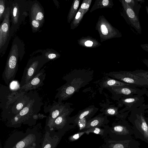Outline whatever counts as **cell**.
<instances>
[{
	"label": "cell",
	"mask_w": 148,
	"mask_h": 148,
	"mask_svg": "<svg viewBox=\"0 0 148 148\" xmlns=\"http://www.w3.org/2000/svg\"><path fill=\"white\" fill-rule=\"evenodd\" d=\"M19 48L18 44L14 41L2 74V79L7 85L13 81L18 69V58H21Z\"/></svg>",
	"instance_id": "obj_1"
},
{
	"label": "cell",
	"mask_w": 148,
	"mask_h": 148,
	"mask_svg": "<svg viewBox=\"0 0 148 148\" xmlns=\"http://www.w3.org/2000/svg\"><path fill=\"white\" fill-rule=\"evenodd\" d=\"M48 61L49 60L45 56L36 57L29 60L24 70L20 87L28 83L37 75L44 64Z\"/></svg>",
	"instance_id": "obj_2"
},
{
	"label": "cell",
	"mask_w": 148,
	"mask_h": 148,
	"mask_svg": "<svg viewBox=\"0 0 148 148\" xmlns=\"http://www.w3.org/2000/svg\"><path fill=\"white\" fill-rule=\"evenodd\" d=\"M114 79L136 87L148 88V81L134 74L132 71H120L111 73Z\"/></svg>",
	"instance_id": "obj_3"
},
{
	"label": "cell",
	"mask_w": 148,
	"mask_h": 148,
	"mask_svg": "<svg viewBox=\"0 0 148 148\" xmlns=\"http://www.w3.org/2000/svg\"><path fill=\"white\" fill-rule=\"evenodd\" d=\"M11 10L10 7L6 8L3 19L0 27V52L7 43L9 35L10 28V16Z\"/></svg>",
	"instance_id": "obj_4"
},
{
	"label": "cell",
	"mask_w": 148,
	"mask_h": 148,
	"mask_svg": "<svg viewBox=\"0 0 148 148\" xmlns=\"http://www.w3.org/2000/svg\"><path fill=\"white\" fill-rule=\"evenodd\" d=\"M112 91L117 95L118 99L133 96L136 95H143L147 90L146 88H138L135 86H123L111 88Z\"/></svg>",
	"instance_id": "obj_5"
},
{
	"label": "cell",
	"mask_w": 148,
	"mask_h": 148,
	"mask_svg": "<svg viewBox=\"0 0 148 148\" xmlns=\"http://www.w3.org/2000/svg\"><path fill=\"white\" fill-rule=\"evenodd\" d=\"M143 95H136L133 96L122 98L119 102V106L124 105L125 108L121 111V113L126 111H130L139 107L145 102Z\"/></svg>",
	"instance_id": "obj_6"
},
{
	"label": "cell",
	"mask_w": 148,
	"mask_h": 148,
	"mask_svg": "<svg viewBox=\"0 0 148 148\" xmlns=\"http://www.w3.org/2000/svg\"><path fill=\"white\" fill-rule=\"evenodd\" d=\"M122 3L128 24L131 27L134 28L138 34H141L142 29L138 16L124 0L122 1Z\"/></svg>",
	"instance_id": "obj_7"
},
{
	"label": "cell",
	"mask_w": 148,
	"mask_h": 148,
	"mask_svg": "<svg viewBox=\"0 0 148 148\" xmlns=\"http://www.w3.org/2000/svg\"><path fill=\"white\" fill-rule=\"evenodd\" d=\"M46 75L45 69H41L39 73L28 83L20 88V91L27 92L42 86L44 85L43 81L45 79Z\"/></svg>",
	"instance_id": "obj_8"
},
{
	"label": "cell",
	"mask_w": 148,
	"mask_h": 148,
	"mask_svg": "<svg viewBox=\"0 0 148 148\" xmlns=\"http://www.w3.org/2000/svg\"><path fill=\"white\" fill-rule=\"evenodd\" d=\"M108 122L106 117L102 115L98 116L88 121L85 127L82 130L95 127H105Z\"/></svg>",
	"instance_id": "obj_9"
},
{
	"label": "cell",
	"mask_w": 148,
	"mask_h": 148,
	"mask_svg": "<svg viewBox=\"0 0 148 148\" xmlns=\"http://www.w3.org/2000/svg\"><path fill=\"white\" fill-rule=\"evenodd\" d=\"M49 111L50 115L53 119H56L63 112L68 110L65 105L59 102H55Z\"/></svg>",
	"instance_id": "obj_10"
},
{
	"label": "cell",
	"mask_w": 148,
	"mask_h": 148,
	"mask_svg": "<svg viewBox=\"0 0 148 148\" xmlns=\"http://www.w3.org/2000/svg\"><path fill=\"white\" fill-rule=\"evenodd\" d=\"M31 16L38 21L41 25L44 21V13L39 5L36 3H34L31 8Z\"/></svg>",
	"instance_id": "obj_11"
},
{
	"label": "cell",
	"mask_w": 148,
	"mask_h": 148,
	"mask_svg": "<svg viewBox=\"0 0 148 148\" xmlns=\"http://www.w3.org/2000/svg\"><path fill=\"white\" fill-rule=\"evenodd\" d=\"M109 127V126L107 125L104 127H95L84 130L86 134L88 135L90 133H92L100 135L104 139L108 135Z\"/></svg>",
	"instance_id": "obj_12"
},
{
	"label": "cell",
	"mask_w": 148,
	"mask_h": 148,
	"mask_svg": "<svg viewBox=\"0 0 148 148\" xmlns=\"http://www.w3.org/2000/svg\"><path fill=\"white\" fill-rule=\"evenodd\" d=\"M125 86H135L132 84L126 83L117 80L112 79H107L103 84V86L105 87L112 88Z\"/></svg>",
	"instance_id": "obj_13"
},
{
	"label": "cell",
	"mask_w": 148,
	"mask_h": 148,
	"mask_svg": "<svg viewBox=\"0 0 148 148\" xmlns=\"http://www.w3.org/2000/svg\"><path fill=\"white\" fill-rule=\"evenodd\" d=\"M11 14L12 25L16 26L18 23L20 15L19 7L17 3L13 4Z\"/></svg>",
	"instance_id": "obj_14"
},
{
	"label": "cell",
	"mask_w": 148,
	"mask_h": 148,
	"mask_svg": "<svg viewBox=\"0 0 148 148\" xmlns=\"http://www.w3.org/2000/svg\"><path fill=\"white\" fill-rule=\"evenodd\" d=\"M94 108H87L83 110L80 113L74 120V122L75 124H76L77 122L79 120L84 117H85L87 119L92 114Z\"/></svg>",
	"instance_id": "obj_15"
},
{
	"label": "cell",
	"mask_w": 148,
	"mask_h": 148,
	"mask_svg": "<svg viewBox=\"0 0 148 148\" xmlns=\"http://www.w3.org/2000/svg\"><path fill=\"white\" fill-rule=\"evenodd\" d=\"M69 112L68 110L62 114L55 119L54 121L55 123L57 125L62 126L65 125L67 121L66 117L68 114Z\"/></svg>",
	"instance_id": "obj_16"
},
{
	"label": "cell",
	"mask_w": 148,
	"mask_h": 148,
	"mask_svg": "<svg viewBox=\"0 0 148 148\" xmlns=\"http://www.w3.org/2000/svg\"><path fill=\"white\" fill-rule=\"evenodd\" d=\"M124 1L138 16L139 11L141 6L138 4L137 0H125Z\"/></svg>",
	"instance_id": "obj_17"
},
{
	"label": "cell",
	"mask_w": 148,
	"mask_h": 148,
	"mask_svg": "<svg viewBox=\"0 0 148 148\" xmlns=\"http://www.w3.org/2000/svg\"><path fill=\"white\" fill-rule=\"evenodd\" d=\"M135 75L143 78L148 81V71L142 69H137L132 71Z\"/></svg>",
	"instance_id": "obj_18"
},
{
	"label": "cell",
	"mask_w": 148,
	"mask_h": 148,
	"mask_svg": "<svg viewBox=\"0 0 148 148\" xmlns=\"http://www.w3.org/2000/svg\"><path fill=\"white\" fill-rule=\"evenodd\" d=\"M118 108L115 107H110L107 108L106 111V114L111 116L118 115L120 117H123L125 116L118 114Z\"/></svg>",
	"instance_id": "obj_19"
},
{
	"label": "cell",
	"mask_w": 148,
	"mask_h": 148,
	"mask_svg": "<svg viewBox=\"0 0 148 148\" xmlns=\"http://www.w3.org/2000/svg\"><path fill=\"white\" fill-rule=\"evenodd\" d=\"M31 24L34 31H37L41 26L40 22L32 16H31Z\"/></svg>",
	"instance_id": "obj_20"
},
{
	"label": "cell",
	"mask_w": 148,
	"mask_h": 148,
	"mask_svg": "<svg viewBox=\"0 0 148 148\" xmlns=\"http://www.w3.org/2000/svg\"><path fill=\"white\" fill-rule=\"evenodd\" d=\"M87 121L88 120L85 117L79 119L77 121L76 124L78 125L80 130H82L84 129L86 126Z\"/></svg>",
	"instance_id": "obj_21"
},
{
	"label": "cell",
	"mask_w": 148,
	"mask_h": 148,
	"mask_svg": "<svg viewBox=\"0 0 148 148\" xmlns=\"http://www.w3.org/2000/svg\"><path fill=\"white\" fill-rule=\"evenodd\" d=\"M5 2L4 0H0V20H3L5 8Z\"/></svg>",
	"instance_id": "obj_22"
},
{
	"label": "cell",
	"mask_w": 148,
	"mask_h": 148,
	"mask_svg": "<svg viewBox=\"0 0 148 148\" xmlns=\"http://www.w3.org/2000/svg\"><path fill=\"white\" fill-rule=\"evenodd\" d=\"M84 134H85V130H82L71 136L69 137V139L70 141H74L78 139Z\"/></svg>",
	"instance_id": "obj_23"
},
{
	"label": "cell",
	"mask_w": 148,
	"mask_h": 148,
	"mask_svg": "<svg viewBox=\"0 0 148 148\" xmlns=\"http://www.w3.org/2000/svg\"><path fill=\"white\" fill-rule=\"evenodd\" d=\"M45 57L49 61V60L54 59L57 57V55L54 53L52 52H47L45 54Z\"/></svg>",
	"instance_id": "obj_24"
},
{
	"label": "cell",
	"mask_w": 148,
	"mask_h": 148,
	"mask_svg": "<svg viewBox=\"0 0 148 148\" xmlns=\"http://www.w3.org/2000/svg\"><path fill=\"white\" fill-rule=\"evenodd\" d=\"M101 30L102 34L104 35H106L108 33V31L106 26L102 25L101 26Z\"/></svg>",
	"instance_id": "obj_25"
},
{
	"label": "cell",
	"mask_w": 148,
	"mask_h": 148,
	"mask_svg": "<svg viewBox=\"0 0 148 148\" xmlns=\"http://www.w3.org/2000/svg\"><path fill=\"white\" fill-rule=\"evenodd\" d=\"M25 143L23 141H20L16 145V148H23L25 146Z\"/></svg>",
	"instance_id": "obj_26"
},
{
	"label": "cell",
	"mask_w": 148,
	"mask_h": 148,
	"mask_svg": "<svg viewBox=\"0 0 148 148\" xmlns=\"http://www.w3.org/2000/svg\"><path fill=\"white\" fill-rule=\"evenodd\" d=\"M142 48L145 51L148 52V44H145L140 45Z\"/></svg>",
	"instance_id": "obj_27"
},
{
	"label": "cell",
	"mask_w": 148,
	"mask_h": 148,
	"mask_svg": "<svg viewBox=\"0 0 148 148\" xmlns=\"http://www.w3.org/2000/svg\"><path fill=\"white\" fill-rule=\"evenodd\" d=\"M89 5L88 4L84 3L82 4L81 8L83 9H87L89 7Z\"/></svg>",
	"instance_id": "obj_28"
},
{
	"label": "cell",
	"mask_w": 148,
	"mask_h": 148,
	"mask_svg": "<svg viewBox=\"0 0 148 148\" xmlns=\"http://www.w3.org/2000/svg\"><path fill=\"white\" fill-rule=\"evenodd\" d=\"M93 44V42L90 40H88L85 43V45L87 47H91Z\"/></svg>",
	"instance_id": "obj_29"
},
{
	"label": "cell",
	"mask_w": 148,
	"mask_h": 148,
	"mask_svg": "<svg viewBox=\"0 0 148 148\" xmlns=\"http://www.w3.org/2000/svg\"><path fill=\"white\" fill-rule=\"evenodd\" d=\"M145 95L148 98V90L147 89ZM145 112L148 114V104L145 105Z\"/></svg>",
	"instance_id": "obj_30"
},
{
	"label": "cell",
	"mask_w": 148,
	"mask_h": 148,
	"mask_svg": "<svg viewBox=\"0 0 148 148\" xmlns=\"http://www.w3.org/2000/svg\"><path fill=\"white\" fill-rule=\"evenodd\" d=\"M79 2L78 1L76 0L75 1L73 5V8L74 9H76L78 8L79 5Z\"/></svg>",
	"instance_id": "obj_31"
},
{
	"label": "cell",
	"mask_w": 148,
	"mask_h": 148,
	"mask_svg": "<svg viewBox=\"0 0 148 148\" xmlns=\"http://www.w3.org/2000/svg\"><path fill=\"white\" fill-rule=\"evenodd\" d=\"M109 3V1L108 0H103L102 1V4L104 6L107 5Z\"/></svg>",
	"instance_id": "obj_32"
},
{
	"label": "cell",
	"mask_w": 148,
	"mask_h": 148,
	"mask_svg": "<svg viewBox=\"0 0 148 148\" xmlns=\"http://www.w3.org/2000/svg\"><path fill=\"white\" fill-rule=\"evenodd\" d=\"M80 15H81L80 12H78L77 13L76 15V16L75 19H78L80 17Z\"/></svg>",
	"instance_id": "obj_33"
},
{
	"label": "cell",
	"mask_w": 148,
	"mask_h": 148,
	"mask_svg": "<svg viewBox=\"0 0 148 148\" xmlns=\"http://www.w3.org/2000/svg\"><path fill=\"white\" fill-rule=\"evenodd\" d=\"M51 145L49 144H48L46 145L44 148H51Z\"/></svg>",
	"instance_id": "obj_34"
},
{
	"label": "cell",
	"mask_w": 148,
	"mask_h": 148,
	"mask_svg": "<svg viewBox=\"0 0 148 148\" xmlns=\"http://www.w3.org/2000/svg\"><path fill=\"white\" fill-rule=\"evenodd\" d=\"M145 8H146V12H147L148 16V7L147 6H146L145 7Z\"/></svg>",
	"instance_id": "obj_35"
}]
</instances>
